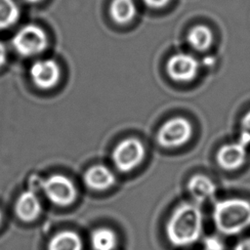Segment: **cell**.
Wrapping results in <instances>:
<instances>
[{
    "mask_svg": "<svg viewBox=\"0 0 250 250\" xmlns=\"http://www.w3.org/2000/svg\"><path fill=\"white\" fill-rule=\"evenodd\" d=\"M19 7L14 0H0V29L12 26L19 19Z\"/></svg>",
    "mask_w": 250,
    "mask_h": 250,
    "instance_id": "e0dca14e",
    "label": "cell"
},
{
    "mask_svg": "<svg viewBox=\"0 0 250 250\" xmlns=\"http://www.w3.org/2000/svg\"><path fill=\"white\" fill-rule=\"evenodd\" d=\"M115 180L113 172L103 164L89 167L83 175L84 184L93 190H105L114 185Z\"/></svg>",
    "mask_w": 250,
    "mask_h": 250,
    "instance_id": "30bf717a",
    "label": "cell"
},
{
    "mask_svg": "<svg viewBox=\"0 0 250 250\" xmlns=\"http://www.w3.org/2000/svg\"><path fill=\"white\" fill-rule=\"evenodd\" d=\"M1 219H2V214H1V212H0V223H1Z\"/></svg>",
    "mask_w": 250,
    "mask_h": 250,
    "instance_id": "cb8c5ba5",
    "label": "cell"
},
{
    "mask_svg": "<svg viewBox=\"0 0 250 250\" xmlns=\"http://www.w3.org/2000/svg\"><path fill=\"white\" fill-rule=\"evenodd\" d=\"M247 146H248L239 140L221 146L216 155V159L220 167L230 171L238 169L246 160Z\"/></svg>",
    "mask_w": 250,
    "mask_h": 250,
    "instance_id": "9c48e42d",
    "label": "cell"
},
{
    "mask_svg": "<svg viewBox=\"0 0 250 250\" xmlns=\"http://www.w3.org/2000/svg\"><path fill=\"white\" fill-rule=\"evenodd\" d=\"M147 7L152 9H160L165 7L171 0H142Z\"/></svg>",
    "mask_w": 250,
    "mask_h": 250,
    "instance_id": "ffe728a7",
    "label": "cell"
},
{
    "mask_svg": "<svg viewBox=\"0 0 250 250\" xmlns=\"http://www.w3.org/2000/svg\"><path fill=\"white\" fill-rule=\"evenodd\" d=\"M6 59H7L6 47L2 42H0V66H2L5 63Z\"/></svg>",
    "mask_w": 250,
    "mask_h": 250,
    "instance_id": "7402d4cb",
    "label": "cell"
},
{
    "mask_svg": "<svg viewBox=\"0 0 250 250\" xmlns=\"http://www.w3.org/2000/svg\"><path fill=\"white\" fill-rule=\"evenodd\" d=\"M15 50L23 57H31L42 53L48 46L46 32L36 24L22 26L13 37Z\"/></svg>",
    "mask_w": 250,
    "mask_h": 250,
    "instance_id": "277c9868",
    "label": "cell"
},
{
    "mask_svg": "<svg viewBox=\"0 0 250 250\" xmlns=\"http://www.w3.org/2000/svg\"><path fill=\"white\" fill-rule=\"evenodd\" d=\"M188 189L196 201L203 202L215 195L216 186L207 176L196 174L189 179L188 183Z\"/></svg>",
    "mask_w": 250,
    "mask_h": 250,
    "instance_id": "7c38bea8",
    "label": "cell"
},
{
    "mask_svg": "<svg viewBox=\"0 0 250 250\" xmlns=\"http://www.w3.org/2000/svg\"><path fill=\"white\" fill-rule=\"evenodd\" d=\"M136 14L135 0H112L109 5V15L118 24L129 23L134 20Z\"/></svg>",
    "mask_w": 250,
    "mask_h": 250,
    "instance_id": "4fadbf2b",
    "label": "cell"
},
{
    "mask_svg": "<svg viewBox=\"0 0 250 250\" xmlns=\"http://www.w3.org/2000/svg\"><path fill=\"white\" fill-rule=\"evenodd\" d=\"M187 41L188 45L196 51H206L213 43V32L204 24H196L192 26L188 34Z\"/></svg>",
    "mask_w": 250,
    "mask_h": 250,
    "instance_id": "5bb4252c",
    "label": "cell"
},
{
    "mask_svg": "<svg viewBox=\"0 0 250 250\" xmlns=\"http://www.w3.org/2000/svg\"><path fill=\"white\" fill-rule=\"evenodd\" d=\"M203 231V215L197 204L185 202L176 207L166 224L169 242L177 247L195 243Z\"/></svg>",
    "mask_w": 250,
    "mask_h": 250,
    "instance_id": "6da1fadb",
    "label": "cell"
},
{
    "mask_svg": "<svg viewBox=\"0 0 250 250\" xmlns=\"http://www.w3.org/2000/svg\"><path fill=\"white\" fill-rule=\"evenodd\" d=\"M168 76L177 82L193 80L199 70L198 61L190 54L177 53L171 56L166 63Z\"/></svg>",
    "mask_w": 250,
    "mask_h": 250,
    "instance_id": "52a82bcc",
    "label": "cell"
},
{
    "mask_svg": "<svg viewBox=\"0 0 250 250\" xmlns=\"http://www.w3.org/2000/svg\"><path fill=\"white\" fill-rule=\"evenodd\" d=\"M47 198L58 206H68L74 202L77 190L72 181L64 175L55 174L43 182Z\"/></svg>",
    "mask_w": 250,
    "mask_h": 250,
    "instance_id": "8992f818",
    "label": "cell"
},
{
    "mask_svg": "<svg viewBox=\"0 0 250 250\" xmlns=\"http://www.w3.org/2000/svg\"><path fill=\"white\" fill-rule=\"evenodd\" d=\"M90 241L93 250H114L117 236L111 229L102 227L92 231Z\"/></svg>",
    "mask_w": 250,
    "mask_h": 250,
    "instance_id": "2e32d148",
    "label": "cell"
},
{
    "mask_svg": "<svg viewBox=\"0 0 250 250\" xmlns=\"http://www.w3.org/2000/svg\"><path fill=\"white\" fill-rule=\"evenodd\" d=\"M42 207L37 195L30 191L22 192L16 201L15 212L23 222L34 221L41 213Z\"/></svg>",
    "mask_w": 250,
    "mask_h": 250,
    "instance_id": "8fae6325",
    "label": "cell"
},
{
    "mask_svg": "<svg viewBox=\"0 0 250 250\" xmlns=\"http://www.w3.org/2000/svg\"><path fill=\"white\" fill-rule=\"evenodd\" d=\"M32 82L40 89L48 90L59 82L61 71L59 64L53 60H39L32 63L29 69Z\"/></svg>",
    "mask_w": 250,
    "mask_h": 250,
    "instance_id": "ba28073f",
    "label": "cell"
},
{
    "mask_svg": "<svg viewBox=\"0 0 250 250\" xmlns=\"http://www.w3.org/2000/svg\"><path fill=\"white\" fill-rule=\"evenodd\" d=\"M205 250H224L223 242L216 236H208L204 239Z\"/></svg>",
    "mask_w": 250,
    "mask_h": 250,
    "instance_id": "d6986e66",
    "label": "cell"
},
{
    "mask_svg": "<svg viewBox=\"0 0 250 250\" xmlns=\"http://www.w3.org/2000/svg\"><path fill=\"white\" fill-rule=\"evenodd\" d=\"M233 250H250V236L238 241Z\"/></svg>",
    "mask_w": 250,
    "mask_h": 250,
    "instance_id": "44dd1931",
    "label": "cell"
},
{
    "mask_svg": "<svg viewBox=\"0 0 250 250\" xmlns=\"http://www.w3.org/2000/svg\"><path fill=\"white\" fill-rule=\"evenodd\" d=\"M145 154V146L140 140L126 138L114 146L111 158L116 169L126 173L137 168L143 162Z\"/></svg>",
    "mask_w": 250,
    "mask_h": 250,
    "instance_id": "3957f363",
    "label": "cell"
},
{
    "mask_svg": "<svg viewBox=\"0 0 250 250\" xmlns=\"http://www.w3.org/2000/svg\"><path fill=\"white\" fill-rule=\"evenodd\" d=\"M213 220L220 232L240 233L250 226V202L236 197L220 200L214 206Z\"/></svg>",
    "mask_w": 250,
    "mask_h": 250,
    "instance_id": "7a4b0ae2",
    "label": "cell"
},
{
    "mask_svg": "<svg viewBox=\"0 0 250 250\" xmlns=\"http://www.w3.org/2000/svg\"><path fill=\"white\" fill-rule=\"evenodd\" d=\"M47 250H82V240L72 230H62L50 239Z\"/></svg>",
    "mask_w": 250,
    "mask_h": 250,
    "instance_id": "9a60e30c",
    "label": "cell"
},
{
    "mask_svg": "<svg viewBox=\"0 0 250 250\" xmlns=\"http://www.w3.org/2000/svg\"><path fill=\"white\" fill-rule=\"evenodd\" d=\"M24 1H26L27 3H37V2H39L41 0H24Z\"/></svg>",
    "mask_w": 250,
    "mask_h": 250,
    "instance_id": "603a6c76",
    "label": "cell"
},
{
    "mask_svg": "<svg viewBox=\"0 0 250 250\" xmlns=\"http://www.w3.org/2000/svg\"><path fill=\"white\" fill-rule=\"evenodd\" d=\"M192 135L190 122L181 116L165 121L158 129L156 140L163 147H179L189 141Z\"/></svg>",
    "mask_w": 250,
    "mask_h": 250,
    "instance_id": "5b68a950",
    "label": "cell"
},
{
    "mask_svg": "<svg viewBox=\"0 0 250 250\" xmlns=\"http://www.w3.org/2000/svg\"><path fill=\"white\" fill-rule=\"evenodd\" d=\"M239 141L246 146L250 145V110L243 116L241 120Z\"/></svg>",
    "mask_w": 250,
    "mask_h": 250,
    "instance_id": "ac0fdd59",
    "label": "cell"
}]
</instances>
